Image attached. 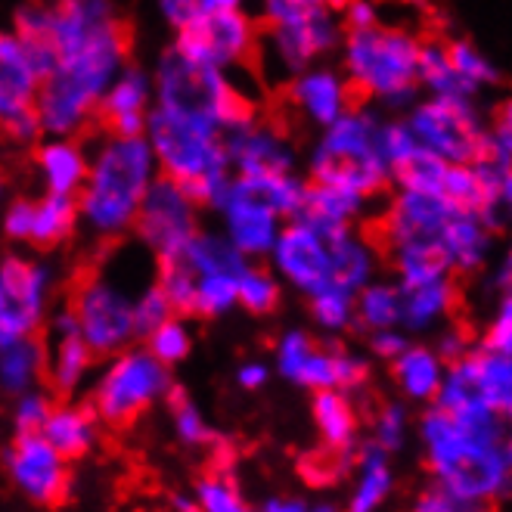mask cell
Wrapping results in <instances>:
<instances>
[{
    "label": "cell",
    "mask_w": 512,
    "mask_h": 512,
    "mask_svg": "<svg viewBox=\"0 0 512 512\" xmlns=\"http://www.w3.org/2000/svg\"><path fill=\"white\" fill-rule=\"evenodd\" d=\"M53 69L41 78L35 112L44 134L78 137L97 122L106 84L128 66L131 32L109 0H47Z\"/></svg>",
    "instance_id": "cell-1"
},
{
    "label": "cell",
    "mask_w": 512,
    "mask_h": 512,
    "mask_svg": "<svg viewBox=\"0 0 512 512\" xmlns=\"http://www.w3.org/2000/svg\"><path fill=\"white\" fill-rule=\"evenodd\" d=\"M419 441L426 447L432 481L454 497L463 512L509 497L512 450L506 429H472L429 404L419 419Z\"/></svg>",
    "instance_id": "cell-2"
},
{
    "label": "cell",
    "mask_w": 512,
    "mask_h": 512,
    "mask_svg": "<svg viewBox=\"0 0 512 512\" xmlns=\"http://www.w3.org/2000/svg\"><path fill=\"white\" fill-rule=\"evenodd\" d=\"M159 165L146 137L106 134L90 156L87 177L75 196L78 221L100 239H118L131 233L137 208Z\"/></svg>",
    "instance_id": "cell-3"
},
{
    "label": "cell",
    "mask_w": 512,
    "mask_h": 512,
    "mask_svg": "<svg viewBox=\"0 0 512 512\" xmlns=\"http://www.w3.org/2000/svg\"><path fill=\"white\" fill-rule=\"evenodd\" d=\"M143 137L153 149L159 174L177 180L199 208H215L233 171L224 134L212 122L153 103L146 112Z\"/></svg>",
    "instance_id": "cell-4"
},
{
    "label": "cell",
    "mask_w": 512,
    "mask_h": 512,
    "mask_svg": "<svg viewBox=\"0 0 512 512\" xmlns=\"http://www.w3.org/2000/svg\"><path fill=\"white\" fill-rule=\"evenodd\" d=\"M342 44L345 78L357 100H379L391 109H410L419 97L416 35L395 25L351 28Z\"/></svg>",
    "instance_id": "cell-5"
},
{
    "label": "cell",
    "mask_w": 512,
    "mask_h": 512,
    "mask_svg": "<svg viewBox=\"0 0 512 512\" xmlns=\"http://www.w3.org/2000/svg\"><path fill=\"white\" fill-rule=\"evenodd\" d=\"M379 122L382 118L373 109L357 103L329 122L308 162L314 184H333L364 199L379 196L391 184L379 153Z\"/></svg>",
    "instance_id": "cell-6"
},
{
    "label": "cell",
    "mask_w": 512,
    "mask_h": 512,
    "mask_svg": "<svg viewBox=\"0 0 512 512\" xmlns=\"http://www.w3.org/2000/svg\"><path fill=\"white\" fill-rule=\"evenodd\" d=\"M153 103L212 122L221 134L258 122V106L224 69L190 63L168 50L153 72Z\"/></svg>",
    "instance_id": "cell-7"
},
{
    "label": "cell",
    "mask_w": 512,
    "mask_h": 512,
    "mask_svg": "<svg viewBox=\"0 0 512 512\" xmlns=\"http://www.w3.org/2000/svg\"><path fill=\"white\" fill-rule=\"evenodd\" d=\"M174 385L171 370L146 351V345H128L106 357V367L90 385L87 407L100 426L131 429L137 419L153 410Z\"/></svg>",
    "instance_id": "cell-8"
},
{
    "label": "cell",
    "mask_w": 512,
    "mask_h": 512,
    "mask_svg": "<svg viewBox=\"0 0 512 512\" xmlns=\"http://www.w3.org/2000/svg\"><path fill=\"white\" fill-rule=\"evenodd\" d=\"M407 125L416 140L447 165L475 162L485 153L488 125L475 109L472 97H426L423 103H413Z\"/></svg>",
    "instance_id": "cell-9"
},
{
    "label": "cell",
    "mask_w": 512,
    "mask_h": 512,
    "mask_svg": "<svg viewBox=\"0 0 512 512\" xmlns=\"http://www.w3.org/2000/svg\"><path fill=\"white\" fill-rule=\"evenodd\" d=\"M69 308L78 320V336L97 357H109L134 345V295L106 274H87L75 283Z\"/></svg>",
    "instance_id": "cell-10"
},
{
    "label": "cell",
    "mask_w": 512,
    "mask_h": 512,
    "mask_svg": "<svg viewBox=\"0 0 512 512\" xmlns=\"http://www.w3.org/2000/svg\"><path fill=\"white\" fill-rule=\"evenodd\" d=\"M56 289L53 267L19 252L0 255V342L38 336Z\"/></svg>",
    "instance_id": "cell-11"
},
{
    "label": "cell",
    "mask_w": 512,
    "mask_h": 512,
    "mask_svg": "<svg viewBox=\"0 0 512 512\" xmlns=\"http://www.w3.org/2000/svg\"><path fill=\"white\" fill-rule=\"evenodd\" d=\"M174 53L190 63L215 66V69H236L246 66L258 50V22L243 10H221L208 13L174 32Z\"/></svg>",
    "instance_id": "cell-12"
},
{
    "label": "cell",
    "mask_w": 512,
    "mask_h": 512,
    "mask_svg": "<svg viewBox=\"0 0 512 512\" xmlns=\"http://www.w3.org/2000/svg\"><path fill=\"white\" fill-rule=\"evenodd\" d=\"M140 243L159 258H171L184 249L199 230V205L184 193L177 180L156 174L140 199L134 227Z\"/></svg>",
    "instance_id": "cell-13"
},
{
    "label": "cell",
    "mask_w": 512,
    "mask_h": 512,
    "mask_svg": "<svg viewBox=\"0 0 512 512\" xmlns=\"http://www.w3.org/2000/svg\"><path fill=\"white\" fill-rule=\"evenodd\" d=\"M215 208L224 224V236L239 252L249 261L267 258L270 246H274V239L283 227V215L270 205V199L264 196L255 177L230 174Z\"/></svg>",
    "instance_id": "cell-14"
},
{
    "label": "cell",
    "mask_w": 512,
    "mask_h": 512,
    "mask_svg": "<svg viewBox=\"0 0 512 512\" xmlns=\"http://www.w3.org/2000/svg\"><path fill=\"white\" fill-rule=\"evenodd\" d=\"M4 469L10 485L41 509L63 506L72 491V472L69 460H63L50 447L41 432L16 435L4 454Z\"/></svg>",
    "instance_id": "cell-15"
},
{
    "label": "cell",
    "mask_w": 512,
    "mask_h": 512,
    "mask_svg": "<svg viewBox=\"0 0 512 512\" xmlns=\"http://www.w3.org/2000/svg\"><path fill=\"white\" fill-rule=\"evenodd\" d=\"M267 258L280 283L298 289L301 295H314L317 289L329 286V261H333L329 236L305 221H283Z\"/></svg>",
    "instance_id": "cell-16"
},
{
    "label": "cell",
    "mask_w": 512,
    "mask_h": 512,
    "mask_svg": "<svg viewBox=\"0 0 512 512\" xmlns=\"http://www.w3.org/2000/svg\"><path fill=\"white\" fill-rule=\"evenodd\" d=\"M342 41V22L336 10L320 16L286 22V25H264V47L274 59L277 72L292 78L295 72L314 66L320 56L333 53Z\"/></svg>",
    "instance_id": "cell-17"
},
{
    "label": "cell",
    "mask_w": 512,
    "mask_h": 512,
    "mask_svg": "<svg viewBox=\"0 0 512 512\" xmlns=\"http://www.w3.org/2000/svg\"><path fill=\"white\" fill-rule=\"evenodd\" d=\"M286 100L305 122L317 128L336 122L342 112H348L357 103L348 78L326 66H308L295 72L286 84Z\"/></svg>",
    "instance_id": "cell-18"
},
{
    "label": "cell",
    "mask_w": 512,
    "mask_h": 512,
    "mask_svg": "<svg viewBox=\"0 0 512 512\" xmlns=\"http://www.w3.org/2000/svg\"><path fill=\"white\" fill-rule=\"evenodd\" d=\"M149 109H153V75L128 63L106 84L97 106V122L106 134L140 137Z\"/></svg>",
    "instance_id": "cell-19"
},
{
    "label": "cell",
    "mask_w": 512,
    "mask_h": 512,
    "mask_svg": "<svg viewBox=\"0 0 512 512\" xmlns=\"http://www.w3.org/2000/svg\"><path fill=\"white\" fill-rule=\"evenodd\" d=\"M230 171L243 177H267L295 171V149L292 143L270 125L252 122L224 134Z\"/></svg>",
    "instance_id": "cell-20"
},
{
    "label": "cell",
    "mask_w": 512,
    "mask_h": 512,
    "mask_svg": "<svg viewBox=\"0 0 512 512\" xmlns=\"http://www.w3.org/2000/svg\"><path fill=\"white\" fill-rule=\"evenodd\" d=\"M41 87V72L35 69L32 56L25 53L22 41L0 28V128L16 118L35 112Z\"/></svg>",
    "instance_id": "cell-21"
},
{
    "label": "cell",
    "mask_w": 512,
    "mask_h": 512,
    "mask_svg": "<svg viewBox=\"0 0 512 512\" xmlns=\"http://www.w3.org/2000/svg\"><path fill=\"white\" fill-rule=\"evenodd\" d=\"M289 382L308 388V391L342 388L354 395V391H360L370 382V364H367V357H360L354 351L314 342L308 348V354L301 357V364L295 367Z\"/></svg>",
    "instance_id": "cell-22"
},
{
    "label": "cell",
    "mask_w": 512,
    "mask_h": 512,
    "mask_svg": "<svg viewBox=\"0 0 512 512\" xmlns=\"http://www.w3.org/2000/svg\"><path fill=\"white\" fill-rule=\"evenodd\" d=\"M447 373H454L491 410H497L500 416L509 419V413H512V354L472 348L469 354L450 360Z\"/></svg>",
    "instance_id": "cell-23"
},
{
    "label": "cell",
    "mask_w": 512,
    "mask_h": 512,
    "mask_svg": "<svg viewBox=\"0 0 512 512\" xmlns=\"http://www.w3.org/2000/svg\"><path fill=\"white\" fill-rule=\"evenodd\" d=\"M441 246L450 261V270L460 277H472L488 264L491 246H494V230L481 221L469 208L454 205L444 230H441Z\"/></svg>",
    "instance_id": "cell-24"
},
{
    "label": "cell",
    "mask_w": 512,
    "mask_h": 512,
    "mask_svg": "<svg viewBox=\"0 0 512 512\" xmlns=\"http://www.w3.org/2000/svg\"><path fill=\"white\" fill-rule=\"evenodd\" d=\"M87 165H90V156L75 137L44 134L35 143V168L44 184V193L78 196L87 177Z\"/></svg>",
    "instance_id": "cell-25"
},
{
    "label": "cell",
    "mask_w": 512,
    "mask_h": 512,
    "mask_svg": "<svg viewBox=\"0 0 512 512\" xmlns=\"http://www.w3.org/2000/svg\"><path fill=\"white\" fill-rule=\"evenodd\" d=\"M41 435L50 441L59 457L78 463L94 454L100 441V419L87 404H53L41 426Z\"/></svg>",
    "instance_id": "cell-26"
},
{
    "label": "cell",
    "mask_w": 512,
    "mask_h": 512,
    "mask_svg": "<svg viewBox=\"0 0 512 512\" xmlns=\"http://www.w3.org/2000/svg\"><path fill=\"white\" fill-rule=\"evenodd\" d=\"M367 202L370 199L357 196L351 190H342V187H333V184H314V180H308V184H305V199H301L298 212L292 218L305 221L314 230L329 236V233H339V230L354 227V221L364 215Z\"/></svg>",
    "instance_id": "cell-27"
},
{
    "label": "cell",
    "mask_w": 512,
    "mask_h": 512,
    "mask_svg": "<svg viewBox=\"0 0 512 512\" xmlns=\"http://www.w3.org/2000/svg\"><path fill=\"white\" fill-rule=\"evenodd\" d=\"M329 252H333V261H329V283L333 286L357 292L376 277L379 249L373 239L354 233V227L329 233Z\"/></svg>",
    "instance_id": "cell-28"
},
{
    "label": "cell",
    "mask_w": 512,
    "mask_h": 512,
    "mask_svg": "<svg viewBox=\"0 0 512 512\" xmlns=\"http://www.w3.org/2000/svg\"><path fill=\"white\" fill-rule=\"evenodd\" d=\"M457 301H460V289L454 277L429 280L419 286H401V326H407L410 333L435 329L454 314Z\"/></svg>",
    "instance_id": "cell-29"
},
{
    "label": "cell",
    "mask_w": 512,
    "mask_h": 512,
    "mask_svg": "<svg viewBox=\"0 0 512 512\" xmlns=\"http://www.w3.org/2000/svg\"><path fill=\"white\" fill-rule=\"evenodd\" d=\"M314 401H311V416H314V426L317 435L326 447H336V450H357L360 441V413L354 407L351 391L342 388H320L311 391Z\"/></svg>",
    "instance_id": "cell-30"
},
{
    "label": "cell",
    "mask_w": 512,
    "mask_h": 512,
    "mask_svg": "<svg viewBox=\"0 0 512 512\" xmlns=\"http://www.w3.org/2000/svg\"><path fill=\"white\" fill-rule=\"evenodd\" d=\"M354 491L348 500L351 512H373L379 509L391 491H395V469H391V454L382 450L373 438L354 450Z\"/></svg>",
    "instance_id": "cell-31"
},
{
    "label": "cell",
    "mask_w": 512,
    "mask_h": 512,
    "mask_svg": "<svg viewBox=\"0 0 512 512\" xmlns=\"http://www.w3.org/2000/svg\"><path fill=\"white\" fill-rule=\"evenodd\" d=\"M447 364L438 357L435 348L426 345H407L395 360H391V379L401 388V395L407 401H419V404H432L441 379H444Z\"/></svg>",
    "instance_id": "cell-32"
},
{
    "label": "cell",
    "mask_w": 512,
    "mask_h": 512,
    "mask_svg": "<svg viewBox=\"0 0 512 512\" xmlns=\"http://www.w3.org/2000/svg\"><path fill=\"white\" fill-rule=\"evenodd\" d=\"M47 345L38 336H19L0 342V391L16 398L22 391H32L44 379Z\"/></svg>",
    "instance_id": "cell-33"
},
{
    "label": "cell",
    "mask_w": 512,
    "mask_h": 512,
    "mask_svg": "<svg viewBox=\"0 0 512 512\" xmlns=\"http://www.w3.org/2000/svg\"><path fill=\"white\" fill-rule=\"evenodd\" d=\"M78 202L75 196L44 193L32 199V227H28V246L35 249H59L78 230Z\"/></svg>",
    "instance_id": "cell-34"
},
{
    "label": "cell",
    "mask_w": 512,
    "mask_h": 512,
    "mask_svg": "<svg viewBox=\"0 0 512 512\" xmlns=\"http://www.w3.org/2000/svg\"><path fill=\"white\" fill-rule=\"evenodd\" d=\"M50 339H53V345L47 351L44 376L59 398H72L84 385V379L90 376V367H94L97 354L87 348V342L78 333L75 336H50Z\"/></svg>",
    "instance_id": "cell-35"
},
{
    "label": "cell",
    "mask_w": 512,
    "mask_h": 512,
    "mask_svg": "<svg viewBox=\"0 0 512 512\" xmlns=\"http://www.w3.org/2000/svg\"><path fill=\"white\" fill-rule=\"evenodd\" d=\"M391 267H395L398 286H419L429 280L454 277L450 261L444 255V246L435 239H416V243H398L385 249Z\"/></svg>",
    "instance_id": "cell-36"
},
{
    "label": "cell",
    "mask_w": 512,
    "mask_h": 512,
    "mask_svg": "<svg viewBox=\"0 0 512 512\" xmlns=\"http://www.w3.org/2000/svg\"><path fill=\"white\" fill-rule=\"evenodd\" d=\"M416 78H419V90H429L432 97H472L475 100V94L457 75L454 63H450L444 41H423L419 44Z\"/></svg>",
    "instance_id": "cell-37"
},
{
    "label": "cell",
    "mask_w": 512,
    "mask_h": 512,
    "mask_svg": "<svg viewBox=\"0 0 512 512\" xmlns=\"http://www.w3.org/2000/svg\"><path fill=\"white\" fill-rule=\"evenodd\" d=\"M354 326L367 329H388L401 326V286L385 283V280H370L354 292Z\"/></svg>",
    "instance_id": "cell-38"
},
{
    "label": "cell",
    "mask_w": 512,
    "mask_h": 512,
    "mask_svg": "<svg viewBox=\"0 0 512 512\" xmlns=\"http://www.w3.org/2000/svg\"><path fill=\"white\" fill-rule=\"evenodd\" d=\"M391 184L398 190H413V193H435L441 196L444 190V174H447V162L441 156H435L432 149H426L423 143H416L410 153L391 165Z\"/></svg>",
    "instance_id": "cell-39"
},
{
    "label": "cell",
    "mask_w": 512,
    "mask_h": 512,
    "mask_svg": "<svg viewBox=\"0 0 512 512\" xmlns=\"http://www.w3.org/2000/svg\"><path fill=\"white\" fill-rule=\"evenodd\" d=\"M280 295H283L280 277L267 267L249 261L243 274L236 277V308H243L255 317L274 314L280 305Z\"/></svg>",
    "instance_id": "cell-40"
},
{
    "label": "cell",
    "mask_w": 512,
    "mask_h": 512,
    "mask_svg": "<svg viewBox=\"0 0 512 512\" xmlns=\"http://www.w3.org/2000/svg\"><path fill=\"white\" fill-rule=\"evenodd\" d=\"M165 398H168V404H171L174 435H177V441L184 444V447H199V450H205V447H212V444L221 438V435L215 432V426L205 419V413L190 401V395H187L184 388L171 385Z\"/></svg>",
    "instance_id": "cell-41"
},
{
    "label": "cell",
    "mask_w": 512,
    "mask_h": 512,
    "mask_svg": "<svg viewBox=\"0 0 512 512\" xmlns=\"http://www.w3.org/2000/svg\"><path fill=\"white\" fill-rule=\"evenodd\" d=\"M193 500H196V509H205V512H246L249 509L243 491L236 485L233 469H224V466H215L212 472L196 481Z\"/></svg>",
    "instance_id": "cell-42"
},
{
    "label": "cell",
    "mask_w": 512,
    "mask_h": 512,
    "mask_svg": "<svg viewBox=\"0 0 512 512\" xmlns=\"http://www.w3.org/2000/svg\"><path fill=\"white\" fill-rule=\"evenodd\" d=\"M146 351L153 354L159 364H165L168 370L177 367V364H184V360L190 357L193 351V336H190V329L184 323V317H168L165 323H159L153 333H146Z\"/></svg>",
    "instance_id": "cell-43"
},
{
    "label": "cell",
    "mask_w": 512,
    "mask_h": 512,
    "mask_svg": "<svg viewBox=\"0 0 512 512\" xmlns=\"http://www.w3.org/2000/svg\"><path fill=\"white\" fill-rule=\"evenodd\" d=\"M354 466V450H336V447H317L308 457H301L298 469L301 478L308 481L311 488H333L351 472Z\"/></svg>",
    "instance_id": "cell-44"
},
{
    "label": "cell",
    "mask_w": 512,
    "mask_h": 512,
    "mask_svg": "<svg viewBox=\"0 0 512 512\" xmlns=\"http://www.w3.org/2000/svg\"><path fill=\"white\" fill-rule=\"evenodd\" d=\"M311 298V317L323 333H345L354 326V292H345L339 286H323Z\"/></svg>",
    "instance_id": "cell-45"
},
{
    "label": "cell",
    "mask_w": 512,
    "mask_h": 512,
    "mask_svg": "<svg viewBox=\"0 0 512 512\" xmlns=\"http://www.w3.org/2000/svg\"><path fill=\"white\" fill-rule=\"evenodd\" d=\"M447 56H450V63H454L457 75L466 81V87L472 90V94H478V90H485V87H494L500 81L497 66L466 38L450 41L447 44Z\"/></svg>",
    "instance_id": "cell-46"
},
{
    "label": "cell",
    "mask_w": 512,
    "mask_h": 512,
    "mask_svg": "<svg viewBox=\"0 0 512 512\" xmlns=\"http://www.w3.org/2000/svg\"><path fill=\"white\" fill-rule=\"evenodd\" d=\"M196 277V274H193ZM236 308V277L224 274H205L196 277V298H193V317H224Z\"/></svg>",
    "instance_id": "cell-47"
},
{
    "label": "cell",
    "mask_w": 512,
    "mask_h": 512,
    "mask_svg": "<svg viewBox=\"0 0 512 512\" xmlns=\"http://www.w3.org/2000/svg\"><path fill=\"white\" fill-rule=\"evenodd\" d=\"M264 25H286L320 16L326 10H339L342 0H258Z\"/></svg>",
    "instance_id": "cell-48"
},
{
    "label": "cell",
    "mask_w": 512,
    "mask_h": 512,
    "mask_svg": "<svg viewBox=\"0 0 512 512\" xmlns=\"http://www.w3.org/2000/svg\"><path fill=\"white\" fill-rule=\"evenodd\" d=\"M407 426H410V413L404 404L391 401V404H382L379 413L373 416V441L388 450V454H398L407 441Z\"/></svg>",
    "instance_id": "cell-49"
},
{
    "label": "cell",
    "mask_w": 512,
    "mask_h": 512,
    "mask_svg": "<svg viewBox=\"0 0 512 512\" xmlns=\"http://www.w3.org/2000/svg\"><path fill=\"white\" fill-rule=\"evenodd\" d=\"M246 0H159V13L162 19L174 28H184L208 13H221V10H236L243 7Z\"/></svg>",
    "instance_id": "cell-50"
},
{
    "label": "cell",
    "mask_w": 512,
    "mask_h": 512,
    "mask_svg": "<svg viewBox=\"0 0 512 512\" xmlns=\"http://www.w3.org/2000/svg\"><path fill=\"white\" fill-rule=\"evenodd\" d=\"M168 317H174V308L168 295L162 292L159 283L146 286L134 295V329H137V339H143L146 333H153L159 323H165Z\"/></svg>",
    "instance_id": "cell-51"
},
{
    "label": "cell",
    "mask_w": 512,
    "mask_h": 512,
    "mask_svg": "<svg viewBox=\"0 0 512 512\" xmlns=\"http://www.w3.org/2000/svg\"><path fill=\"white\" fill-rule=\"evenodd\" d=\"M13 432L16 435H32V432H41L44 419L50 416V407H53V398L44 395V391L32 388V391H22V395L13 398Z\"/></svg>",
    "instance_id": "cell-52"
},
{
    "label": "cell",
    "mask_w": 512,
    "mask_h": 512,
    "mask_svg": "<svg viewBox=\"0 0 512 512\" xmlns=\"http://www.w3.org/2000/svg\"><path fill=\"white\" fill-rule=\"evenodd\" d=\"M481 348L512 354V298H509V292L500 295V305L485 329V336H481Z\"/></svg>",
    "instance_id": "cell-53"
},
{
    "label": "cell",
    "mask_w": 512,
    "mask_h": 512,
    "mask_svg": "<svg viewBox=\"0 0 512 512\" xmlns=\"http://www.w3.org/2000/svg\"><path fill=\"white\" fill-rule=\"evenodd\" d=\"M4 236L10 243H28V227H32V199H13L4 208V218H0Z\"/></svg>",
    "instance_id": "cell-54"
},
{
    "label": "cell",
    "mask_w": 512,
    "mask_h": 512,
    "mask_svg": "<svg viewBox=\"0 0 512 512\" xmlns=\"http://www.w3.org/2000/svg\"><path fill=\"white\" fill-rule=\"evenodd\" d=\"M407 345H410V339H407V333H401L398 326L373 329V333H370V351H373L379 360H385V364H391V360H395Z\"/></svg>",
    "instance_id": "cell-55"
},
{
    "label": "cell",
    "mask_w": 512,
    "mask_h": 512,
    "mask_svg": "<svg viewBox=\"0 0 512 512\" xmlns=\"http://www.w3.org/2000/svg\"><path fill=\"white\" fill-rule=\"evenodd\" d=\"M342 19L345 28L351 32V28H367V25H376L379 22V10L373 0H342Z\"/></svg>",
    "instance_id": "cell-56"
},
{
    "label": "cell",
    "mask_w": 512,
    "mask_h": 512,
    "mask_svg": "<svg viewBox=\"0 0 512 512\" xmlns=\"http://www.w3.org/2000/svg\"><path fill=\"white\" fill-rule=\"evenodd\" d=\"M435 351H438V357L444 360V364H450V360H457V357L472 351V336L466 333L463 326H447V333H441Z\"/></svg>",
    "instance_id": "cell-57"
},
{
    "label": "cell",
    "mask_w": 512,
    "mask_h": 512,
    "mask_svg": "<svg viewBox=\"0 0 512 512\" xmlns=\"http://www.w3.org/2000/svg\"><path fill=\"white\" fill-rule=\"evenodd\" d=\"M416 509L419 512H463V506L450 497L441 485H435V481L416 497Z\"/></svg>",
    "instance_id": "cell-58"
},
{
    "label": "cell",
    "mask_w": 512,
    "mask_h": 512,
    "mask_svg": "<svg viewBox=\"0 0 512 512\" xmlns=\"http://www.w3.org/2000/svg\"><path fill=\"white\" fill-rule=\"evenodd\" d=\"M236 382L246 391H261L270 382V367L264 360H246V364L236 370Z\"/></svg>",
    "instance_id": "cell-59"
},
{
    "label": "cell",
    "mask_w": 512,
    "mask_h": 512,
    "mask_svg": "<svg viewBox=\"0 0 512 512\" xmlns=\"http://www.w3.org/2000/svg\"><path fill=\"white\" fill-rule=\"evenodd\" d=\"M264 512H308L311 503L308 500H298V497H267L261 503Z\"/></svg>",
    "instance_id": "cell-60"
},
{
    "label": "cell",
    "mask_w": 512,
    "mask_h": 512,
    "mask_svg": "<svg viewBox=\"0 0 512 512\" xmlns=\"http://www.w3.org/2000/svg\"><path fill=\"white\" fill-rule=\"evenodd\" d=\"M509 277H512V258H509V255H503V261H500V270L494 274V283L500 286V295H503V292H509V283H512Z\"/></svg>",
    "instance_id": "cell-61"
},
{
    "label": "cell",
    "mask_w": 512,
    "mask_h": 512,
    "mask_svg": "<svg viewBox=\"0 0 512 512\" xmlns=\"http://www.w3.org/2000/svg\"><path fill=\"white\" fill-rule=\"evenodd\" d=\"M171 506L180 509V512H196V500H190V497H184V494H174V497H171Z\"/></svg>",
    "instance_id": "cell-62"
},
{
    "label": "cell",
    "mask_w": 512,
    "mask_h": 512,
    "mask_svg": "<svg viewBox=\"0 0 512 512\" xmlns=\"http://www.w3.org/2000/svg\"><path fill=\"white\" fill-rule=\"evenodd\" d=\"M7 193V184H4V180H0V196H4Z\"/></svg>",
    "instance_id": "cell-63"
}]
</instances>
